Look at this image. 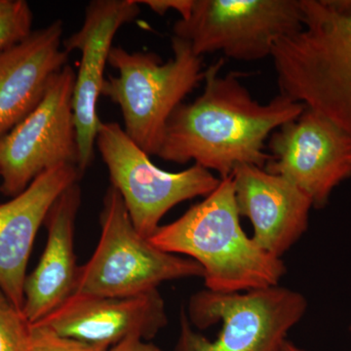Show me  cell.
Returning a JSON list of instances; mask_svg holds the SVG:
<instances>
[{"label": "cell", "instance_id": "30bf717a", "mask_svg": "<svg viewBox=\"0 0 351 351\" xmlns=\"http://www.w3.org/2000/svg\"><path fill=\"white\" fill-rule=\"evenodd\" d=\"M269 149L265 169L292 182L316 209L326 207L332 191L351 177V136L311 108L274 131Z\"/></svg>", "mask_w": 351, "mask_h": 351}, {"label": "cell", "instance_id": "e0dca14e", "mask_svg": "<svg viewBox=\"0 0 351 351\" xmlns=\"http://www.w3.org/2000/svg\"><path fill=\"white\" fill-rule=\"evenodd\" d=\"M32 325L0 288V351H29Z\"/></svg>", "mask_w": 351, "mask_h": 351}, {"label": "cell", "instance_id": "277c9868", "mask_svg": "<svg viewBox=\"0 0 351 351\" xmlns=\"http://www.w3.org/2000/svg\"><path fill=\"white\" fill-rule=\"evenodd\" d=\"M306 309L304 295L280 285L242 293L205 289L181 311L174 351H282Z\"/></svg>", "mask_w": 351, "mask_h": 351}, {"label": "cell", "instance_id": "5bb4252c", "mask_svg": "<svg viewBox=\"0 0 351 351\" xmlns=\"http://www.w3.org/2000/svg\"><path fill=\"white\" fill-rule=\"evenodd\" d=\"M82 175L61 164L39 175L20 195L0 205V288L23 311L27 265L34 239L53 203Z\"/></svg>", "mask_w": 351, "mask_h": 351}, {"label": "cell", "instance_id": "7402d4cb", "mask_svg": "<svg viewBox=\"0 0 351 351\" xmlns=\"http://www.w3.org/2000/svg\"><path fill=\"white\" fill-rule=\"evenodd\" d=\"M282 351H308L304 350V348H300L297 345H295L294 343H292L291 341H286L285 345H284Z\"/></svg>", "mask_w": 351, "mask_h": 351}, {"label": "cell", "instance_id": "8fae6325", "mask_svg": "<svg viewBox=\"0 0 351 351\" xmlns=\"http://www.w3.org/2000/svg\"><path fill=\"white\" fill-rule=\"evenodd\" d=\"M140 12L138 0H94L85 9L82 27L64 40L66 53L75 50L82 53L73 106L80 154L78 169L82 176L94 160V147L101 123L97 101L105 82L104 71L108 64L113 38L122 25L133 22Z\"/></svg>", "mask_w": 351, "mask_h": 351}, {"label": "cell", "instance_id": "7c38bea8", "mask_svg": "<svg viewBox=\"0 0 351 351\" xmlns=\"http://www.w3.org/2000/svg\"><path fill=\"white\" fill-rule=\"evenodd\" d=\"M167 323L165 302L157 289L124 298L73 293L32 325L47 328L64 338L108 348L129 338L149 341Z\"/></svg>", "mask_w": 351, "mask_h": 351}, {"label": "cell", "instance_id": "2e32d148", "mask_svg": "<svg viewBox=\"0 0 351 351\" xmlns=\"http://www.w3.org/2000/svg\"><path fill=\"white\" fill-rule=\"evenodd\" d=\"M80 205L82 189L77 182L63 191L46 216L47 243L38 267L25 282L23 313L31 324L63 304L75 290L78 270L75 230Z\"/></svg>", "mask_w": 351, "mask_h": 351}, {"label": "cell", "instance_id": "7a4b0ae2", "mask_svg": "<svg viewBox=\"0 0 351 351\" xmlns=\"http://www.w3.org/2000/svg\"><path fill=\"white\" fill-rule=\"evenodd\" d=\"M149 241L199 263L205 287L213 292L274 287L287 272L281 258L263 251L242 230L232 176L179 219L159 226Z\"/></svg>", "mask_w": 351, "mask_h": 351}, {"label": "cell", "instance_id": "ffe728a7", "mask_svg": "<svg viewBox=\"0 0 351 351\" xmlns=\"http://www.w3.org/2000/svg\"><path fill=\"white\" fill-rule=\"evenodd\" d=\"M138 4H144L158 15H165L168 11L174 10L179 14L180 19H186L193 9V0H142Z\"/></svg>", "mask_w": 351, "mask_h": 351}, {"label": "cell", "instance_id": "ba28073f", "mask_svg": "<svg viewBox=\"0 0 351 351\" xmlns=\"http://www.w3.org/2000/svg\"><path fill=\"white\" fill-rule=\"evenodd\" d=\"M300 0H193L173 36L188 41L197 56L221 52L237 61L271 57L277 41L302 27Z\"/></svg>", "mask_w": 351, "mask_h": 351}, {"label": "cell", "instance_id": "3957f363", "mask_svg": "<svg viewBox=\"0 0 351 351\" xmlns=\"http://www.w3.org/2000/svg\"><path fill=\"white\" fill-rule=\"evenodd\" d=\"M301 31L272 50L280 95L351 136V0H300Z\"/></svg>", "mask_w": 351, "mask_h": 351}, {"label": "cell", "instance_id": "6da1fadb", "mask_svg": "<svg viewBox=\"0 0 351 351\" xmlns=\"http://www.w3.org/2000/svg\"><path fill=\"white\" fill-rule=\"evenodd\" d=\"M223 60L204 71V90L171 115L157 156L168 162L195 164L230 177L239 165L265 168L270 160L265 141L292 121L306 106L279 95L261 104L240 82L241 75H221Z\"/></svg>", "mask_w": 351, "mask_h": 351}, {"label": "cell", "instance_id": "d6986e66", "mask_svg": "<svg viewBox=\"0 0 351 351\" xmlns=\"http://www.w3.org/2000/svg\"><path fill=\"white\" fill-rule=\"evenodd\" d=\"M106 350L108 348L90 345L77 339L64 338L47 328L32 325V343L29 351H104Z\"/></svg>", "mask_w": 351, "mask_h": 351}, {"label": "cell", "instance_id": "8992f818", "mask_svg": "<svg viewBox=\"0 0 351 351\" xmlns=\"http://www.w3.org/2000/svg\"><path fill=\"white\" fill-rule=\"evenodd\" d=\"M100 223V240L90 260L78 267L73 293L135 297L157 290L165 281L203 278L199 263L160 250L138 232L112 186L104 196Z\"/></svg>", "mask_w": 351, "mask_h": 351}, {"label": "cell", "instance_id": "ac0fdd59", "mask_svg": "<svg viewBox=\"0 0 351 351\" xmlns=\"http://www.w3.org/2000/svg\"><path fill=\"white\" fill-rule=\"evenodd\" d=\"M32 12L25 0H0V52L32 34Z\"/></svg>", "mask_w": 351, "mask_h": 351}, {"label": "cell", "instance_id": "603a6c76", "mask_svg": "<svg viewBox=\"0 0 351 351\" xmlns=\"http://www.w3.org/2000/svg\"><path fill=\"white\" fill-rule=\"evenodd\" d=\"M350 331L351 332V324L350 325Z\"/></svg>", "mask_w": 351, "mask_h": 351}, {"label": "cell", "instance_id": "4fadbf2b", "mask_svg": "<svg viewBox=\"0 0 351 351\" xmlns=\"http://www.w3.org/2000/svg\"><path fill=\"white\" fill-rule=\"evenodd\" d=\"M233 189L240 217L250 219L252 239L281 258L306 233L313 202L292 182L250 164L233 170Z\"/></svg>", "mask_w": 351, "mask_h": 351}, {"label": "cell", "instance_id": "9a60e30c", "mask_svg": "<svg viewBox=\"0 0 351 351\" xmlns=\"http://www.w3.org/2000/svg\"><path fill=\"white\" fill-rule=\"evenodd\" d=\"M63 34V21L56 20L0 52V138L38 105L66 66Z\"/></svg>", "mask_w": 351, "mask_h": 351}, {"label": "cell", "instance_id": "52a82bcc", "mask_svg": "<svg viewBox=\"0 0 351 351\" xmlns=\"http://www.w3.org/2000/svg\"><path fill=\"white\" fill-rule=\"evenodd\" d=\"M96 145L110 186L121 195L133 226L145 239L154 234L161 219L176 205L206 197L221 182L197 164L177 173L160 169L117 122L101 121Z\"/></svg>", "mask_w": 351, "mask_h": 351}, {"label": "cell", "instance_id": "5b68a950", "mask_svg": "<svg viewBox=\"0 0 351 351\" xmlns=\"http://www.w3.org/2000/svg\"><path fill=\"white\" fill-rule=\"evenodd\" d=\"M172 49L163 63L156 53L112 47L108 64L119 75L105 78L101 86V96L121 110L127 135L149 156L158 154L171 115L204 80L202 57L188 41L172 36Z\"/></svg>", "mask_w": 351, "mask_h": 351}, {"label": "cell", "instance_id": "9c48e42d", "mask_svg": "<svg viewBox=\"0 0 351 351\" xmlns=\"http://www.w3.org/2000/svg\"><path fill=\"white\" fill-rule=\"evenodd\" d=\"M76 73L66 64L53 76L43 100L0 138V191L15 197L39 175L61 164L77 166L73 114Z\"/></svg>", "mask_w": 351, "mask_h": 351}, {"label": "cell", "instance_id": "44dd1931", "mask_svg": "<svg viewBox=\"0 0 351 351\" xmlns=\"http://www.w3.org/2000/svg\"><path fill=\"white\" fill-rule=\"evenodd\" d=\"M104 351H163L159 346L154 345L149 341L138 338H129L124 339L117 345L110 346Z\"/></svg>", "mask_w": 351, "mask_h": 351}]
</instances>
